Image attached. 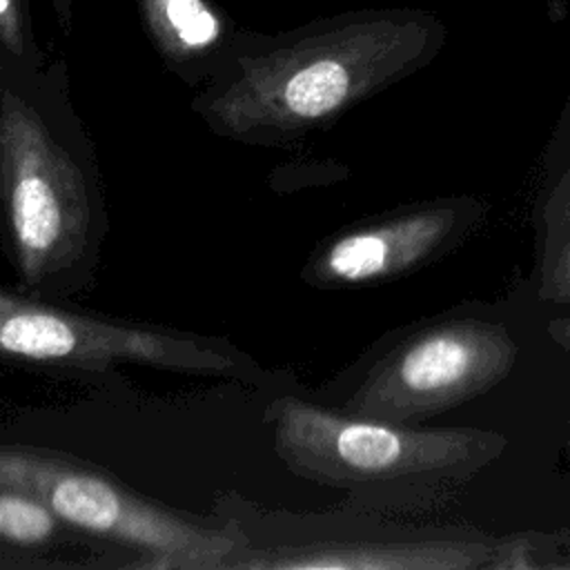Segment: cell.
Listing matches in <instances>:
<instances>
[{"instance_id":"1","label":"cell","mask_w":570,"mask_h":570,"mask_svg":"<svg viewBox=\"0 0 570 570\" xmlns=\"http://www.w3.org/2000/svg\"><path fill=\"white\" fill-rule=\"evenodd\" d=\"M445 33L416 7L352 9L272 36L240 29L191 107L218 136L287 142L430 65Z\"/></svg>"},{"instance_id":"2","label":"cell","mask_w":570,"mask_h":570,"mask_svg":"<svg viewBox=\"0 0 570 570\" xmlns=\"http://www.w3.org/2000/svg\"><path fill=\"white\" fill-rule=\"evenodd\" d=\"M65 65L0 60V180L16 272L29 289L58 283L96 249L89 180L56 136L49 109Z\"/></svg>"},{"instance_id":"3","label":"cell","mask_w":570,"mask_h":570,"mask_svg":"<svg viewBox=\"0 0 570 570\" xmlns=\"http://www.w3.org/2000/svg\"><path fill=\"white\" fill-rule=\"evenodd\" d=\"M274 450L301 479L341 488L365 508L419 510L445 481L481 461L490 441L327 410L296 396L267 405Z\"/></svg>"},{"instance_id":"4","label":"cell","mask_w":570,"mask_h":570,"mask_svg":"<svg viewBox=\"0 0 570 570\" xmlns=\"http://www.w3.org/2000/svg\"><path fill=\"white\" fill-rule=\"evenodd\" d=\"M0 485L38 494L73 530L125 548L127 568L223 570L245 543L229 519L220 525L160 505L111 474L45 448H2Z\"/></svg>"},{"instance_id":"5","label":"cell","mask_w":570,"mask_h":570,"mask_svg":"<svg viewBox=\"0 0 570 570\" xmlns=\"http://www.w3.org/2000/svg\"><path fill=\"white\" fill-rule=\"evenodd\" d=\"M0 347L16 361L91 372L134 363L183 374L249 376L252 367L243 352L220 338L118 323L9 289L0 294Z\"/></svg>"},{"instance_id":"6","label":"cell","mask_w":570,"mask_h":570,"mask_svg":"<svg viewBox=\"0 0 570 570\" xmlns=\"http://www.w3.org/2000/svg\"><path fill=\"white\" fill-rule=\"evenodd\" d=\"M503 338L483 325L421 330L370 367L343 410L414 425L485 387L505 365Z\"/></svg>"},{"instance_id":"7","label":"cell","mask_w":570,"mask_h":570,"mask_svg":"<svg viewBox=\"0 0 570 570\" xmlns=\"http://www.w3.org/2000/svg\"><path fill=\"white\" fill-rule=\"evenodd\" d=\"M461 227L448 203H423L370 218L327 238L305 263L314 287H370L401 278L436 258Z\"/></svg>"},{"instance_id":"8","label":"cell","mask_w":570,"mask_h":570,"mask_svg":"<svg viewBox=\"0 0 570 570\" xmlns=\"http://www.w3.org/2000/svg\"><path fill=\"white\" fill-rule=\"evenodd\" d=\"M307 537H287L240 546L223 570H445L476 563V550L441 537H421L414 528H361L341 537L327 530H305Z\"/></svg>"},{"instance_id":"9","label":"cell","mask_w":570,"mask_h":570,"mask_svg":"<svg viewBox=\"0 0 570 570\" xmlns=\"http://www.w3.org/2000/svg\"><path fill=\"white\" fill-rule=\"evenodd\" d=\"M136 7L163 62L189 85L209 80L240 31L212 0H136Z\"/></svg>"},{"instance_id":"10","label":"cell","mask_w":570,"mask_h":570,"mask_svg":"<svg viewBox=\"0 0 570 570\" xmlns=\"http://www.w3.org/2000/svg\"><path fill=\"white\" fill-rule=\"evenodd\" d=\"M71 530L38 494L0 485V539L11 548H40Z\"/></svg>"},{"instance_id":"11","label":"cell","mask_w":570,"mask_h":570,"mask_svg":"<svg viewBox=\"0 0 570 570\" xmlns=\"http://www.w3.org/2000/svg\"><path fill=\"white\" fill-rule=\"evenodd\" d=\"M0 60L29 69L42 65L29 0H0Z\"/></svg>"},{"instance_id":"12","label":"cell","mask_w":570,"mask_h":570,"mask_svg":"<svg viewBox=\"0 0 570 570\" xmlns=\"http://www.w3.org/2000/svg\"><path fill=\"white\" fill-rule=\"evenodd\" d=\"M53 4V16L58 20V27L69 33L71 31V0H51Z\"/></svg>"}]
</instances>
